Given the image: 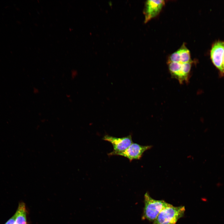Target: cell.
I'll return each instance as SVG.
<instances>
[{"instance_id":"cell-10","label":"cell","mask_w":224,"mask_h":224,"mask_svg":"<svg viewBox=\"0 0 224 224\" xmlns=\"http://www.w3.org/2000/svg\"><path fill=\"white\" fill-rule=\"evenodd\" d=\"M15 214L9 219L4 224H15Z\"/></svg>"},{"instance_id":"cell-9","label":"cell","mask_w":224,"mask_h":224,"mask_svg":"<svg viewBox=\"0 0 224 224\" xmlns=\"http://www.w3.org/2000/svg\"><path fill=\"white\" fill-rule=\"evenodd\" d=\"M27 212L24 203H19L17 209L14 214L15 216V224H27Z\"/></svg>"},{"instance_id":"cell-2","label":"cell","mask_w":224,"mask_h":224,"mask_svg":"<svg viewBox=\"0 0 224 224\" xmlns=\"http://www.w3.org/2000/svg\"><path fill=\"white\" fill-rule=\"evenodd\" d=\"M185 211L184 206L175 207L170 204L160 212L152 224H175Z\"/></svg>"},{"instance_id":"cell-11","label":"cell","mask_w":224,"mask_h":224,"mask_svg":"<svg viewBox=\"0 0 224 224\" xmlns=\"http://www.w3.org/2000/svg\"><path fill=\"white\" fill-rule=\"evenodd\" d=\"M222 68H223V75H224V55L223 59L222 64Z\"/></svg>"},{"instance_id":"cell-4","label":"cell","mask_w":224,"mask_h":224,"mask_svg":"<svg viewBox=\"0 0 224 224\" xmlns=\"http://www.w3.org/2000/svg\"><path fill=\"white\" fill-rule=\"evenodd\" d=\"M103 139L110 142L113 146V151L108 154L109 156L115 155L117 153L124 151L133 143L131 135L121 138L106 135Z\"/></svg>"},{"instance_id":"cell-3","label":"cell","mask_w":224,"mask_h":224,"mask_svg":"<svg viewBox=\"0 0 224 224\" xmlns=\"http://www.w3.org/2000/svg\"><path fill=\"white\" fill-rule=\"evenodd\" d=\"M169 69L172 77L180 84L188 82L192 62L185 63L168 62Z\"/></svg>"},{"instance_id":"cell-6","label":"cell","mask_w":224,"mask_h":224,"mask_svg":"<svg viewBox=\"0 0 224 224\" xmlns=\"http://www.w3.org/2000/svg\"><path fill=\"white\" fill-rule=\"evenodd\" d=\"M210 54L212 62L223 75L222 64L224 55V41H219L214 43Z\"/></svg>"},{"instance_id":"cell-8","label":"cell","mask_w":224,"mask_h":224,"mask_svg":"<svg viewBox=\"0 0 224 224\" xmlns=\"http://www.w3.org/2000/svg\"><path fill=\"white\" fill-rule=\"evenodd\" d=\"M168 62L181 63L192 62L189 50L183 44L179 49L170 55Z\"/></svg>"},{"instance_id":"cell-5","label":"cell","mask_w":224,"mask_h":224,"mask_svg":"<svg viewBox=\"0 0 224 224\" xmlns=\"http://www.w3.org/2000/svg\"><path fill=\"white\" fill-rule=\"evenodd\" d=\"M151 145L143 146L133 143L124 151L117 153L115 155L124 156L128 158L130 162L133 160H139L144 152L152 147Z\"/></svg>"},{"instance_id":"cell-1","label":"cell","mask_w":224,"mask_h":224,"mask_svg":"<svg viewBox=\"0 0 224 224\" xmlns=\"http://www.w3.org/2000/svg\"><path fill=\"white\" fill-rule=\"evenodd\" d=\"M144 206L142 219L153 222L160 212L170 204L163 200H156L152 198L147 192L144 195Z\"/></svg>"},{"instance_id":"cell-7","label":"cell","mask_w":224,"mask_h":224,"mask_svg":"<svg viewBox=\"0 0 224 224\" xmlns=\"http://www.w3.org/2000/svg\"><path fill=\"white\" fill-rule=\"evenodd\" d=\"M165 4L163 0H148L145 3L144 10L145 22H147L157 16Z\"/></svg>"}]
</instances>
